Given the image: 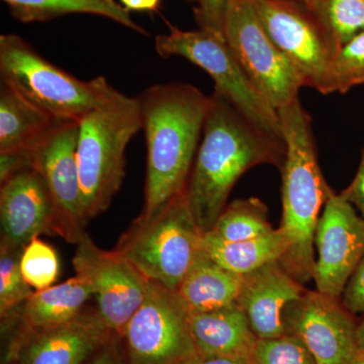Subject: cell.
<instances>
[{
	"mask_svg": "<svg viewBox=\"0 0 364 364\" xmlns=\"http://www.w3.org/2000/svg\"><path fill=\"white\" fill-rule=\"evenodd\" d=\"M155 49L163 58L181 57L202 68L214 80L215 90L249 121L261 130L284 138L279 112L250 82L224 35L203 28L182 31L170 26L168 33L157 36Z\"/></svg>",
	"mask_w": 364,
	"mask_h": 364,
	"instance_id": "obj_7",
	"label": "cell"
},
{
	"mask_svg": "<svg viewBox=\"0 0 364 364\" xmlns=\"http://www.w3.org/2000/svg\"><path fill=\"white\" fill-rule=\"evenodd\" d=\"M203 235L184 189L156 215H138L114 250L148 280L176 291L202 250Z\"/></svg>",
	"mask_w": 364,
	"mask_h": 364,
	"instance_id": "obj_6",
	"label": "cell"
},
{
	"mask_svg": "<svg viewBox=\"0 0 364 364\" xmlns=\"http://www.w3.org/2000/svg\"><path fill=\"white\" fill-rule=\"evenodd\" d=\"M88 364H124V363L116 345L111 341L97 351Z\"/></svg>",
	"mask_w": 364,
	"mask_h": 364,
	"instance_id": "obj_34",
	"label": "cell"
},
{
	"mask_svg": "<svg viewBox=\"0 0 364 364\" xmlns=\"http://www.w3.org/2000/svg\"><path fill=\"white\" fill-rule=\"evenodd\" d=\"M350 364H364V353L363 352H359L356 354L355 358Z\"/></svg>",
	"mask_w": 364,
	"mask_h": 364,
	"instance_id": "obj_38",
	"label": "cell"
},
{
	"mask_svg": "<svg viewBox=\"0 0 364 364\" xmlns=\"http://www.w3.org/2000/svg\"><path fill=\"white\" fill-rule=\"evenodd\" d=\"M0 186L2 243L25 248L40 235L58 236L54 203L37 170H23Z\"/></svg>",
	"mask_w": 364,
	"mask_h": 364,
	"instance_id": "obj_16",
	"label": "cell"
},
{
	"mask_svg": "<svg viewBox=\"0 0 364 364\" xmlns=\"http://www.w3.org/2000/svg\"><path fill=\"white\" fill-rule=\"evenodd\" d=\"M230 2L231 0H196L195 18L200 28L224 35Z\"/></svg>",
	"mask_w": 364,
	"mask_h": 364,
	"instance_id": "obj_30",
	"label": "cell"
},
{
	"mask_svg": "<svg viewBox=\"0 0 364 364\" xmlns=\"http://www.w3.org/2000/svg\"><path fill=\"white\" fill-rule=\"evenodd\" d=\"M287 242L279 228L250 240L229 242L203 235L202 249L218 264L245 277L272 261L282 259Z\"/></svg>",
	"mask_w": 364,
	"mask_h": 364,
	"instance_id": "obj_22",
	"label": "cell"
},
{
	"mask_svg": "<svg viewBox=\"0 0 364 364\" xmlns=\"http://www.w3.org/2000/svg\"><path fill=\"white\" fill-rule=\"evenodd\" d=\"M124 9L135 11H155L161 0H119Z\"/></svg>",
	"mask_w": 364,
	"mask_h": 364,
	"instance_id": "obj_36",
	"label": "cell"
},
{
	"mask_svg": "<svg viewBox=\"0 0 364 364\" xmlns=\"http://www.w3.org/2000/svg\"><path fill=\"white\" fill-rule=\"evenodd\" d=\"M210 97L202 142L186 186L191 214L203 234L215 226L244 173L262 164L282 169L287 154L284 138L261 130L219 91Z\"/></svg>",
	"mask_w": 364,
	"mask_h": 364,
	"instance_id": "obj_1",
	"label": "cell"
},
{
	"mask_svg": "<svg viewBox=\"0 0 364 364\" xmlns=\"http://www.w3.org/2000/svg\"><path fill=\"white\" fill-rule=\"evenodd\" d=\"M147 147L144 205L150 218L186 189L210 109V97L196 86H150L136 97Z\"/></svg>",
	"mask_w": 364,
	"mask_h": 364,
	"instance_id": "obj_2",
	"label": "cell"
},
{
	"mask_svg": "<svg viewBox=\"0 0 364 364\" xmlns=\"http://www.w3.org/2000/svg\"><path fill=\"white\" fill-rule=\"evenodd\" d=\"M21 269L23 279L33 291L49 289L59 277L58 255L52 246L37 237L23 249Z\"/></svg>",
	"mask_w": 364,
	"mask_h": 364,
	"instance_id": "obj_27",
	"label": "cell"
},
{
	"mask_svg": "<svg viewBox=\"0 0 364 364\" xmlns=\"http://www.w3.org/2000/svg\"><path fill=\"white\" fill-rule=\"evenodd\" d=\"M313 279L320 293L341 298L364 257V217L341 196L326 202L315 233Z\"/></svg>",
	"mask_w": 364,
	"mask_h": 364,
	"instance_id": "obj_13",
	"label": "cell"
},
{
	"mask_svg": "<svg viewBox=\"0 0 364 364\" xmlns=\"http://www.w3.org/2000/svg\"><path fill=\"white\" fill-rule=\"evenodd\" d=\"M16 20L23 23L46 21L67 14H87L105 16L135 32L147 33L132 20L130 14L114 0H2Z\"/></svg>",
	"mask_w": 364,
	"mask_h": 364,
	"instance_id": "obj_23",
	"label": "cell"
},
{
	"mask_svg": "<svg viewBox=\"0 0 364 364\" xmlns=\"http://www.w3.org/2000/svg\"><path fill=\"white\" fill-rule=\"evenodd\" d=\"M341 196L354 208H358L364 217V149L361 153L358 172L350 184L342 191Z\"/></svg>",
	"mask_w": 364,
	"mask_h": 364,
	"instance_id": "obj_33",
	"label": "cell"
},
{
	"mask_svg": "<svg viewBox=\"0 0 364 364\" xmlns=\"http://www.w3.org/2000/svg\"><path fill=\"white\" fill-rule=\"evenodd\" d=\"M76 245L72 260L75 275L90 284L102 322L121 337L142 305L149 280L114 249L98 247L86 232Z\"/></svg>",
	"mask_w": 364,
	"mask_h": 364,
	"instance_id": "obj_11",
	"label": "cell"
},
{
	"mask_svg": "<svg viewBox=\"0 0 364 364\" xmlns=\"http://www.w3.org/2000/svg\"><path fill=\"white\" fill-rule=\"evenodd\" d=\"M141 130L136 97L119 92L79 121V181L86 222L109 208L126 176V150Z\"/></svg>",
	"mask_w": 364,
	"mask_h": 364,
	"instance_id": "obj_4",
	"label": "cell"
},
{
	"mask_svg": "<svg viewBox=\"0 0 364 364\" xmlns=\"http://www.w3.org/2000/svg\"><path fill=\"white\" fill-rule=\"evenodd\" d=\"M186 364H250L244 359L227 358V356H205L196 354L195 358Z\"/></svg>",
	"mask_w": 364,
	"mask_h": 364,
	"instance_id": "obj_35",
	"label": "cell"
},
{
	"mask_svg": "<svg viewBox=\"0 0 364 364\" xmlns=\"http://www.w3.org/2000/svg\"><path fill=\"white\" fill-rule=\"evenodd\" d=\"M250 364H317L306 345L293 334L258 339Z\"/></svg>",
	"mask_w": 364,
	"mask_h": 364,
	"instance_id": "obj_28",
	"label": "cell"
},
{
	"mask_svg": "<svg viewBox=\"0 0 364 364\" xmlns=\"http://www.w3.org/2000/svg\"><path fill=\"white\" fill-rule=\"evenodd\" d=\"M79 122L59 119L47 138L32 151L33 168L42 176L56 210L58 236L77 244L87 225L76 149Z\"/></svg>",
	"mask_w": 364,
	"mask_h": 364,
	"instance_id": "obj_12",
	"label": "cell"
},
{
	"mask_svg": "<svg viewBox=\"0 0 364 364\" xmlns=\"http://www.w3.org/2000/svg\"><path fill=\"white\" fill-rule=\"evenodd\" d=\"M273 230L265 203L259 198H249L228 205L208 233L221 240L238 242L257 238Z\"/></svg>",
	"mask_w": 364,
	"mask_h": 364,
	"instance_id": "obj_24",
	"label": "cell"
},
{
	"mask_svg": "<svg viewBox=\"0 0 364 364\" xmlns=\"http://www.w3.org/2000/svg\"><path fill=\"white\" fill-rule=\"evenodd\" d=\"M342 303L353 315L364 313V257L345 287Z\"/></svg>",
	"mask_w": 364,
	"mask_h": 364,
	"instance_id": "obj_31",
	"label": "cell"
},
{
	"mask_svg": "<svg viewBox=\"0 0 364 364\" xmlns=\"http://www.w3.org/2000/svg\"><path fill=\"white\" fill-rule=\"evenodd\" d=\"M287 154L282 176V215L279 227L287 242L279 260L294 279H313L315 233L326 202L334 191L318 165L312 117L299 100L277 109Z\"/></svg>",
	"mask_w": 364,
	"mask_h": 364,
	"instance_id": "obj_3",
	"label": "cell"
},
{
	"mask_svg": "<svg viewBox=\"0 0 364 364\" xmlns=\"http://www.w3.org/2000/svg\"><path fill=\"white\" fill-rule=\"evenodd\" d=\"M308 6L340 48L364 31V0H314Z\"/></svg>",
	"mask_w": 364,
	"mask_h": 364,
	"instance_id": "obj_25",
	"label": "cell"
},
{
	"mask_svg": "<svg viewBox=\"0 0 364 364\" xmlns=\"http://www.w3.org/2000/svg\"><path fill=\"white\" fill-rule=\"evenodd\" d=\"M1 82L56 119L80 121L119 95L107 79L81 80L55 66L20 36H0Z\"/></svg>",
	"mask_w": 364,
	"mask_h": 364,
	"instance_id": "obj_5",
	"label": "cell"
},
{
	"mask_svg": "<svg viewBox=\"0 0 364 364\" xmlns=\"http://www.w3.org/2000/svg\"><path fill=\"white\" fill-rule=\"evenodd\" d=\"M116 335L95 310H85L63 324L32 328L23 325L11 345L18 364H83Z\"/></svg>",
	"mask_w": 364,
	"mask_h": 364,
	"instance_id": "obj_15",
	"label": "cell"
},
{
	"mask_svg": "<svg viewBox=\"0 0 364 364\" xmlns=\"http://www.w3.org/2000/svg\"><path fill=\"white\" fill-rule=\"evenodd\" d=\"M121 337L129 364H186L198 354L181 296L150 280L142 305Z\"/></svg>",
	"mask_w": 364,
	"mask_h": 364,
	"instance_id": "obj_10",
	"label": "cell"
},
{
	"mask_svg": "<svg viewBox=\"0 0 364 364\" xmlns=\"http://www.w3.org/2000/svg\"><path fill=\"white\" fill-rule=\"evenodd\" d=\"M286 333L301 340L317 364H350L358 353L353 314L342 301L306 291L284 312Z\"/></svg>",
	"mask_w": 364,
	"mask_h": 364,
	"instance_id": "obj_14",
	"label": "cell"
},
{
	"mask_svg": "<svg viewBox=\"0 0 364 364\" xmlns=\"http://www.w3.org/2000/svg\"><path fill=\"white\" fill-rule=\"evenodd\" d=\"M57 121L1 82L0 152H32L47 138Z\"/></svg>",
	"mask_w": 364,
	"mask_h": 364,
	"instance_id": "obj_20",
	"label": "cell"
},
{
	"mask_svg": "<svg viewBox=\"0 0 364 364\" xmlns=\"http://www.w3.org/2000/svg\"><path fill=\"white\" fill-rule=\"evenodd\" d=\"M306 289L280 264L272 261L243 277L237 305L249 321L258 339L286 334L284 312Z\"/></svg>",
	"mask_w": 364,
	"mask_h": 364,
	"instance_id": "obj_17",
	"label": "cell"
},
{
	"mask_svg": "<svg viewBox=\"0 0 364 364\" xmlns=\"http://www.w3.org/2000/svg\"><path fill=\"white\" fill-rule=\"evenodd\" d=\"M28 168H33L32 152H0V183Z\"/></svg>",
	"mask_w": 364,
	"mask_h": 364,
	"instance_id": "obj_32",
	"label": "cell"
},
{
	"mask_svg": "<svg viewBox=\"0 0 364 364\" xmlns=\"http://www.w3.org/2000/svg\"><path fill=\"white\" fill-rule=\"evenodd\" d=\"M356 344L358 351L364 353V320L356 328Z\"/></svg>",
	"mask_w": 364,
	"mask_h": 364,
	"instance_id": "obj_37",
	"label": "cell"
},
{
	"mask_svg": "<svg viewBox=\"0 0 364 364\" xmlns=\"http://www.w3.org/2000/svg\"><path fill=\"white\" fill-rule=\"evenodd\" d=\"M23 249L9 244H0V316L11 315L33 294V289L23 279L21 257Z\"/></svg>",
	"mask_w": 364,
	"mask_h": 364,
	"instance_id": "obj_26",
	"label": "cell"
},
{
	"mask_svg": "<svg viewBox=\"0 0 364 364\" xmlns=\"http://www.w3.org/2000/svg\"><path fill=\"white\" fill-rule=\"evenodd\" d=\"M191 1H196V0H191Z\"/></svg>",
	"mask_w": 364,
	"mask_h": 364,
	"instance_id": "obj_40",
	"label": "cell"
},
{
	"mask_svg": "<svg viewBox=\"0 0 364 364\" xmlns=\"http://www.w3.org/2000/svg\"><path fill=\"white\" fill-rule=\"evenodd\" d=\"M224 36L250 82L277 111L299 100L303 82L265 32L253 0H231Z\"/></svg>",
	"mask_w": 364,
	"mask_h": 364,
	"instance_id": "obj_9",
	"label": "cell"
},
{
	"mask_svg": "<svg viewBox=\"0 0 364 364\" xmlns=\"http://www.w3.org/2000/svg\"><path fill=\"white\" fill-rule=\"evenodd\" d=\"M296 1L303 2V4H306V6H309V4H312L314 0H296Z\"/></svg>",
	"mask_w": 364,
	"mask_h": 364,
	"instance_id": "obj_39",
	"label": "cell"
},
{
	"mask_svg": "<svg viewBox=\"0 0 364 364\" xmlns=\"http://www.w3.org/2000/svg\"><path fill=\"white\" fill-rule=\"evenodd\" d=\"M243 277L218 264L200 250L176 293L189 314L236 305Z\"/></svg>",
	"mask_w": 364,
	"mask_h": 364,
	"instance_id": "obj_19",
	"label": "cell"
},
{
	"mask_svg": "<svg viewBox=\"0 0 364 364\" xmlns=\"http://www.w3.org/2000/svg\"><path fill=\"white\" fill-rule=\"evenodd\" d=\"M256 13L304 86L330 95L335 90L333 65L341 49L306 4L296 0H253Z\"/></svg>",
	"mask_w": 364,
	"mask_h": 364,
	"instance_id": "obj_8",
	"label": "cell"
},
{
	"mask_svg": "<svg viewBox=\"0 0 364 364\" xmlns=\"http://www.w3.org/2000/svg\"><path fill=\"white\" fill-rule=\"evenodd\" d=\"M189 327L200 355L227 356L251 361L257 337L238 305L189 314Z\"/></svg>",
	"mask_w": 364,
	"mask_h": 364,
	"instance_id": "obj_18",
	"label": "cell"
},
{
	"mask_svg": "<svg viewBox=\"0 0 364 364\" xmlns=\"http://www.w3.org/2000/svg\"><path fill=\"white\" fill-rule=\"evenodd\" d=\"M335 90L345 93L364 85V31L342 46L333 65Z\"/></svg>",
	"mask_w": 364,
	"mask_h": 364,
	"instance_id": "obj_29",
	"label": "cell"
},
{
	"mask_svg": "<svg viewBox=\"0 0 364 364\" xmlns=\"http://www.w3.org/2000/svg\"><path fill=\"white\" fill-rule=\"evenodd\" d=\"M92 296L90 284L75 275L57 286L33 291L14 312L26 327H49L77 317Z\"/></svg>",
	"mask_w": 364,
	"mask_h": 364,
	"instance_id": "obj_21",
	"label": "cell"
}]
</instances>
